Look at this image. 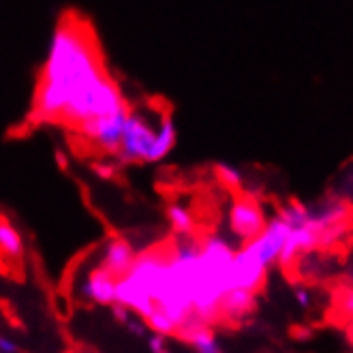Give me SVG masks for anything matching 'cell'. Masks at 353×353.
Wrapping results in <instances>:
<instances>
[{
	"mask_svg": "<svg viewBox=\"0 0 353 353\" xmlns=\"http://www.w3.org/2000/svg\"><path fill=\"white\" fill-rule=\"evenodd\" d=\"M103 56L90 28L75 17L56 26L37 84L32 116L39 122H60V116L79 92L105 75Z\"/></svg>",
	"mask_w": 353,
	"mask_h": 353,
	"instance_id": "obj_1",
	"label": "cell"
},
{
	"mask_svg": "<svg viewBox=\"0 0 353 353\" xmlns=\"http://www.w3.org/2000/svg\"><path fill=\"white\" fill-rule=\"evenodd\" d=\"M199 276V240L195 234L176 236L170 242L168 263L163 270V281L154 300V310L168 317L176 332L193 315V298Z\"/></svg>",
	"mask_w": 353,
	"mask_h": 353,
	"instance_id": "obj_2",
	"label": "cell"
},
{
	"mask_svg": "<svg viewBox=\"0 0 353 353\" xmlns=\"http://www.w3.org/2000/svg\"><path fill=\"white\" fill-rule=\"evenodd\" d=\"M178 143V129L170 112L148 114L131 108L114 154L124 165H148L168 159Z\"/></svg>",
	"mask_w": 353,
	"mask_h": 353,
	"instance_id": "obj_3",
	"label": "cell"
},
{
	"mask_svg": "<svg viewBox=\"0 0 353 353\" xmlns=\"http://www.w3.org/2000/svg\"><path fill=\"white\" fill-rule=\"evenodd\" d=\"M236 246L221 234H208L199 240V276L193 298V315L205 323L219 321V308L230 292V270Z\"/></svg>",
	"mask_w": 353,
	"mask_h": 353,
	"instance_id": "obj_4",
	"label": "cell"
},
{
	"mask_svg": "<svg viewBox=\"0 0 353 353\" xmlns=\"http://www.w3.org/2000/svg\"><path fill=\"white\" fill-rule=\"evenodd\" d=\"M170 244L148 246L137 251L131 268L116 281V304L139 315L143 321L154 310V300L168 263Z\"/></svg>",
	"mask_w": 353,
	"mask_h": 353,
	"instance_id": "obj_5",
	"label": "cell"
},
{
	"mask_svg": "<svg viewBox=\"0 0 353 353\" xmlns=\"http://www.w3.org/2000/svg\"><path fill=\"white\" fill-rule=\"evenodd\" d=\"M265 223L268 214L253 195L242 193L234 197L230 210H227V230H230V236L234 240H238L240 244L253 240L261 234Z\"/></svg>",
	"mask_w": 353,
	"mask_h": 353,
	"instance_id": "obj_6",
	"label": "cell"
},
{
	"mask_svg": "<svg viewBox=\"0 0 353 353\" xmlns=\"http://www.w3.org/2000/svg\"><path fill=\"white\" fill-rule=\"evenodd\" d=\"M270 268L251 251L246 242L236 246V255L230 270V289H246V292L259 294V289L265 285Z\"/></svg>",
	"mask_w": 353,
	"mask_h": 353,
	"instance_id": "obj_7",
	"label": "cell"
},
{
	"mask_svg": "<svg viewBox=\"0 0 353 353\" xmlns=\"http://www.w3.org/2000/svg\"><path fill=\"white\" fill-rule=\"evenodd\" d=\"M287 236H289V225L279 214H274L272 219H268L261 234L255 236L253 240H248L246 244L251 246V251L263 261V265L274 268L285 248Z\"/></svg>",
	"mask_w": 353,
	"mask_h": 353,
	"instance_id": "obj_8",
	"label": "cell"
},
{
	"mask_svg": "<svg viewBox=\"0 0 353 353\" xmlns=\"http://www.w3.org/2000/svg\"><path fill=\"white\" fill-rule=\"evenodd\" d=\"M116 276L110 274L105 268L94 263L92 268H88L84 276L79 281V298L94 304V306H114L116 304Z\"/></svg>",
	"mask_w": 353,
	"mask_h": 353,
	"instance_id": "obj_9",
	"label": "cell"
},
{
	"mask_svg": "<svg viewBox=\"0 0 353 353\" xmlns=\"http://www.w3.org/2000/svg\"><path fill=\"white\" fill-rule=\"evenodd\" d=\"M135 255H137V248L127 238L114 236V238H110L105 244L101 246V253H99L97 263L105 268L108 272L114 274L116 279H120L131 268Z\"/></svg>",
	"mask_w": 353,
	"mask_h": 353,
	"instance_id": "obj_10",
	"label": "cell"
},
{
	"mask_svg": "<svg viewBox=\"0 0 353 353\" xmlns=\"http://www.w3.org/2000/svg\"><path fill=\"white\" fill-rule=\"evenodd\" d=\"M257 310V294L246 292V289H230L225 292L219 308V319L230 321V323H240L248 319Z\"/></svg>",
	"mask_w": 353,
	"mask_h": 353,
	"instance_id": "obj_11",
	"label": "cell"
},
{
	"mask_svg": "<svg viewBox=\"0 0 353 353\" xmlns=\"http://www.w3.org/2000/svg\"><path fill=\"white\" fill-rule=\"evenodd\" d=\"M24 253H26V244L22 232L9 219L0 216V255L11 261H17L24 257Z\"/></svg>",
	"mask_w": 353,
	"mask_h": 353,
	"instance_id": "obj_12",
	"label": "cell"
},
{
	"mask_svg": "<svg viewBox=\"0 0 353 353\" xmlns=\"http://www.w3.org/2000/svg\"><path fill=\"white\" fill-rule=\"evenodd\" d=\"M168 223L176 236H191L195 234V216L186 205L170 203L168 205Z\"/></svg>",
	"mask_w": 353,
	"mask_h": 353,
	"instance_id": "obj_13",
	"label": "cell"
},
{
	"mask_svg": "<svg viewBox=\"0 0 353 353\" xmlns=\"http://www.w3.org/2000/svg\"><path fill=\"white\" fill-rule=\"evenodd\" d=\"M214 176L225 186V189H230V191H240L242 184H244L242 172L232 163H219L214 168Z\"/></svg>",
	"mask_w": 353,
	"mask_h": 353,
	"instance_id": "obj_14",
	"label": "cell"
},
{
	"mask_svg": "<svg viewBox=\"0 0 353 353\" xmlns=\"http://www.w3.org/2000/svg\"><path fill=\"white\" fill-rule=\"evenodd\" d=\"M336 308L347 321H353V289L351 287L341 289V294L336 298Z\"/></svg>",
	"mask_w": 353,
	"mask_h": 353,
	"instance_id": "obj_15",
	"label": "cell"
},
{
	"mask_svg": "<svg viewBox=\"0 0 353 353\" xmlns=\"http://www.w3.org/2000/svg\"><path fill=\"white\" fill-rule=\"evenodd\" d=\"M294 298H296V304L300 308H310L315 304V296H313V289L308 285H296L294 289Z\"/></svg>",
	"mask_w": 353,
	"mask_h": 353,
	"instance_id": "obj_16",
	"label": "cell"
},
{
	"mask_svg": "<svg viewBox=\"0 0 353 353\" xmlns=\"http://www.w3.org/2000/svg\"><path fill=\"white\" fill-rule=\"evenodd\" d=\"M148 349H150V353H174L170 347V336L154 334V332L148 336Z\"/></svg>",
	"mask_w": 353,
	"mask_h": 353,
	"instance_id": "obj_17",
	"label": "cell"
},
{
	"mask_svg": "<svg viewBox=\"0 0 353 353\" xmlns=\"http://www.w3.org/2000/svg\"><path fill=\"white\" fill-rule=\"evenodd\" d=\"M0 351L3 353H19V345L9 339L7 334H0Z\"/></svg>",
	"mask_w": 353,
	"mask_h": 353,
	"instance_id": "obj_18",
	"label": "cell"
},
{
	"mask_svg": "<svg viewBox=\"0 0 353 353\" xmlns=\"http://www.w3.org/2000/svg\"><path fill=\"white\" fill-rule=\"evenodd\" d=\"M345 279H347L349 287L353 289V253L349 255V259H347V265H345Z\"/></svg>",
	"mask_w": 353,
	"mask_h": 353,
	"instance_id": "obj_19",
	"label": "cell"
},
{
	"mask_svg": "<svg viewBox=\"0 0 353 353\" xmlns=\"http://www.w3.org/2000/svg\"><path fill=\"white\" fill-rule=\"evenodd\" d=\"M347 336H349V343L353 345V321H349V327H347Z\"/></svg>",
	"mask_w": 353,
	"mask_h": 353,
	"instance_id": "obj_20",
	"label": "cell"
},
{
	"mask_svg": "<svg viewBox=\"0 0 353 353\" xmlns=\"http://www.w3.org/2000/svg\"><path fill=\"white\" fill-rule=\"evenodd\" d=\"M0 353H3V351H0Z\"/></svg>",
	"mask_w": 353,
	"mask_h": 353,
	"instance_id": "obj_21",
	"label": "cell"
}]
</instances>
